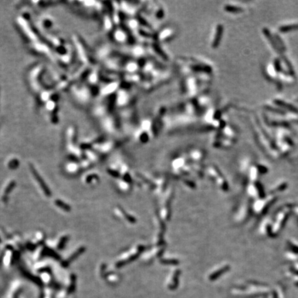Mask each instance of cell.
<instances>
[{
	"mask_svg": "<svg viewBox=\"0 0 298 298\" xmlns=\"http://www.w3.org/2000/svg\"><path fill=\"white\" fill-rule=\"evenodd\" d=\"M178 29L173 25H166L163 27L156 35L157 40L160 43L172 41L178 35Z\"/></svg>",
	"mask_w": 298,
	"mask_h": 298,
	"instance_id": "obj_1",
	"label": "cell"
},
{
	"mask_svg": "<svg viewBox=\"0 0 298 298\" xmlns=\"http://www.w3.org/2000/svg\"><path fill=\"white\" fill-rule=\"evenodd\" d=\"M77 88L78 89L75 88V90H74V93H75L74 95L75 96V97L77 99V100H78L79 102H82L83 103L88 102V101L90 100L89 99L90 97V95H91L90 90L86 86L84 87L81 86Z\"/></svg>",
	"mask_w": 298,
	"mask_h": 298,
	"instance_id": "obj_2",
	"label": "cell"
},
{
	"mask_svg": "<svg viewBox=\"0 0 298 298\" xmlns=\"http://www.w3.org/2000/svg\"><path fill=\"white\" fill-rule=\"evenodd\" d=\"M113 38L118 44H126L128 40V35L125 30L118 27L113 31Z\"/></svg>",
	"mask_w": 298,
	"mask_h": 298,
	"instance_id": "obj_3",
	"label": "cell"
},
{
	"mask_svg": "<svg viewBox=\"0 0 298 298\" xmlns=\"http://www.w3.org/2000/svg\"><path fill=\"white\" fill-rule=\"evenodd\" d=\"M75 45H76L77 49H78V53H79V56L81 58V59L82 60V62L84 61L86 64H89L90 63V58L89 56L88 55V52L86 50V48L84 46V45L82 44V43L80 42V39L78 37L75 38Z\"/></svg>",
	"mask_w": 298,
	"mask_h": 298,
	"instance_id": "obj_4",
	"label": "cell"
},
{
	"mask_svg": "<svg viewBox=\"0 0 298 298\" xmlns=\"http://www.w3.org/2000/svg\"><path fill=\"white\" fill-rule=\"evenodd\" d=\"M222 33H223V27H222V25H218L217 26L215 34L213 40L212 42V46L213 48H217L219 46V42H220L222 39Z\"/></svg>",
	"mask_w": 298,
	"mask_h": 298,
	"instance_id": "obj_5",
	"label": "cell"
},
{
	"mask_svg": "<svg viewBox=\"0 0 298 298\" xmlns=\"http://www.w3.org/2000/svg\"><path fill=\"white\" fill-rule=\"evenodd\" d=\"M298 29V24H293V25H289V26H285L281 27L280 31H289L290 30H294Z\"/></svg>",
	"mask_w": 298,
	"mask_h": 298,
	"instance_id": "obj_6",
	"label": "cell"
},
{
	"mask_svg": "<svg viewBox=\"0 0 298 298\" xmlns=\"http://www.w3.org/2000/svg\"><path fill=\"white\" fill-rule=\"evenodd\" d=\"M225 9L229 12H239L241 11V8L235 6H226Z\"/></svg>",
	"mask_w": 298,
	"mask_h": 298,
	"instance_id": "obj_7",
	"label": "cell"
}]
</instances>
